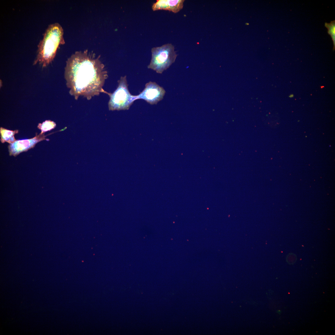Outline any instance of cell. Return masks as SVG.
I'll list each match as a JSON object with an SVG mask.
<instances>
[{
    "instance_id": "obj_1",
    "label": "cell",
    "mask_w": 335,
    "mask_h": 335,
    "mask_svg": "<svg viewBox=\"0 0 335 335\" xmlns=\"http://www.w3.org/2000/svg\"><path fill=\"white\" fill-rule=\"evenodd\" d=\"M65 77L70 94L77 99L83 96L88 100L100 92L108 95L103 89L107 72L95 54L76 51L66 62Z\"/></svg>"
},
{
    "instance_id": "obj_2",
    "label": "cell",
    "mask_w": 335,
    "mask_h": 335,
    "mask_svg": "<svg viewBox=\"0 0 335 335\" xmlns=\"http://www.w3.org/2000/svg\"><path fill=\"white\" fill-rule=\"evenodd\" d=\"M63 28L58 23L50 25L38 46L37 54L33 65L38 63L42 68L53 60L59 46L65 43Z\"/></svg>"
},
{
    "instance_id": "obj_3",
    "label": "cell",
    "mask_w": 335,
    "mask_h": 335,
    "mask_svg": "<svg viewBox=\"0 0 335 335\" xmlns=\"http://www.w3.org/2000/svg\"><path fill=\"white\" fill-rule=\"evenodd\" d=\"M151 51V59L148 68L159 74H162L169 68L175 62L177 56L174 47L171 43L153 47Z\"/></svg>"
},
{
    "instance_id": "obj_4",
    "label": "cell",
    "mask_w": 335,
    "mask_h": 335,
    "mask_svg": "<svg viewBox=\"0 0 335 335\" xmlns=\"http://www.w3.org/2000/svg\"><path fill=\"white\" fill-rule=\"evenodd\" d=\"M118 86L112 93H109L108 103L109 110H127L136 99V95H133L128 89L126 76H122L118 81Z\"/></svg>"
},
{
    "instance_id": "obj_5",
    "label": "cell",
    "mask_w": 335,
    "mask_h": 335,
    "mask_svg": "<svg viewBox=\"0 0 335 335\" xmlns=\"http://www.w3.org/2000/svg\"><path fill=\"white\" fill-rule=\"evenodd\" d=\"M164 89L155 82L150 81L144 89L136 95V99H143L151 105L156 104L162 100L165 94Z\"/></svg>"
},
{
    "instance_id": "obj_6",
    "label": "cell",
    "mask_w": 335,
    "mask_h": 335,
    "mask_svg": "<svg viewBox=\"0 0 335 335\" xmlns=\"http://www.w3.org/2000/svg\"><path fill=\"white\" fill-rule=\"evenodd\" d=\"M51 133L44 135V134L40 133L34 137L28 139L16 140L14 143L10 144L8 147L9 155L16 156L20 153L27 151L34 147L38 142L44 140H49L46 138L47 136Z\"/></svg>"
},
{
    "instance_id": "obj_7",
    "label": "cell",
    "mask_w": 335,
    "mask_h": 335,
    "mask_svg": "<svg viewBox=\"0 0 335 335\" xmlns=\"http://www.w3.org/2000/svg\"><path fill=\"white\" fill-rule=\"evenodd\" d=\"M184 1V0H158L152 8L153 11L163 10L176 13L183 8Z\"/></svg>"
},
{
    "instance_id": "obj_8",
    "label": "cell",
    "mask_w": 335,
    "mask_h": 335,
    "mask_svg": "<svg viewBox=\"0 0 335 335\" xmlns=\"http://www.w3.org/2000/svg\"><path fill=\"white\" fill-rule=\"evenodd\" d=\"M18 131H11L2 128H0L1 141L2 143L5 142L10 144L15 142L16 140L14 137L15 134L18 133Z\"/></svg>"
},
{
    "instance_id": "obj_9",
    "label": "cell",
    "mask_w": 335,
    "mask_h": 335,
    "mask_svg": "<svg viewBox=\"0 0 335 335\" xmlns=\"http://www.w3.org/2000/svg\"><path fill=\"white\" fill-rule=\"evenodd\" d=\"M56 125V124L54 122L48 120H46L42 123H39L38 127L41 130L40 134H42L45 132L50 131L54 128Z\"/></svg>"
},
{
    "instance_id": "obj_10",
    "label": "cell",
    "mask_w": 335,
    "mask_h": 335,
    "mask_svg": "<svg viewBox=\"0 0 335 335\" xmlns=\"http://www.w3.org/2000/svg\"><path fill=\"white\" fill-rule=\"evenodd\" d=\"M325 26L328 29V32L332 38L333 44V50L335 49V20L331 21L330 23H325Z\"/></svg>"
},
{
    "instance_id": "obj_11",
    "label": "cell",
    "mask_w": 335,
    "mask_h": 335,
    "mask_svg": "<svg viewBox=\"0 0 335 335\" xmlns=\"http://www.w3.org/2000/svg\"><path fill=\"white\" fill-rule=\"evenodd\" d=\"M297 258L296 255L293 253H290L286 257L287 262L289 264H294L297 261Z\"/></svg>"
},
{
    "instance_id": "obj_12",
    "label": "cell",
    "mask_w": 335,
    "mask_h": 335,
    "mask_svg": "<svg viewBox=\"0 0 335 335\" xmlns=\"http://www.w3.org/2000/svg\"><path fill=\"white\" fill-rule=\"evenodd\" d=\"M293 96V95H290V96H289V97H293V96Z\"/></svg>"
}]
</instances>
